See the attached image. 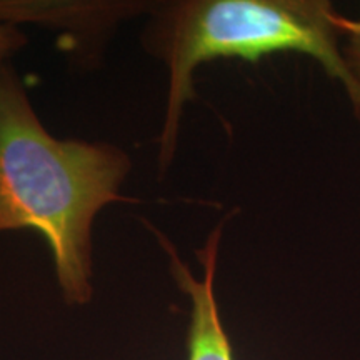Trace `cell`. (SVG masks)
Listing matches in <instances>:
<instances>
[{"label":"cell","mask_w":360,"mask_h":360,"mask_svg":"<svg viewBox=\"0 0 360 360\" xmlns=\"http://www.w3.org/2000/svg\"><path fill=\"white\" fill-rule=\"evenodd\" d=\"M129 172L115 146L52 137L15 72L0 65V232L44 236L67 304L92 299L94 219L122 200Z\"/></svg>","instance_id":"cell-1"},{"label":"cell","mask_w":360,"mask_h":360,"mask_svg":"<svg viewBox=\"0 0 360 360\" xmlns=\"http://www.w3.org/2000/svg\"><path fill=\"white\" fill-rule=\"evenodd\" d=\"M339 15L327 0H187L164 8L154 37L155 52L169 67L160 167L172 162L184 107L195 97L193 70L209 60L255 64L270 53L300 52L314 57L350 97Z\"/></svg>","instance_id":"cell-2"},{"label":"cell","mask_w":360,"mask_h":360,"mask_svg":"<svg viewBox=\"0 0 360 360\" xmlns=\"http://www.w3.org/2000/svg\"><path fill=\"white\" fill-rule=\"evenodd\" d=\"M224 219L207 237L205 245L195 252L200 260L202 277H195L191 267L182 262L179 252L164 233L150 227L162 249L165 250L175 283L191 299V322L187 332V360H233L227 332L220 321L215 299V270H217L219 245L225 225Z\"/></svg>","instance_id":"cell-3"},{"label":"cell","mask_w":360,"mask_h":360,"mask_svg":"<svg viewBox=\"0 0 360 360\" xmlns=\"http://www.w3.org/2000/svg\"><path fill=\"white\" fill-rule=\"evenodd\" d=\"M337 24L342 32V53L345 67L352 79V94L349 98L355 112L360 115V20L339 15Z\"/></svg>","instance_id":"cell-4"},{"label":"cell","mask_w":360,"mask_h":360,"mask_svg":"<svg viewBox=\"0 0 360 360\" xmlns=\"http://www.w3.org/2000/svg\"><path fill=\"white\" fill-rule=\"evenodd\" d=\"M24 44L25 37L19 30L11 25H0V65H2L4 58H7Z\"/></svg>","instance_id":"cell-5"},{"label":"cell","mask_w":360,"mask_h":360,"mask_svg":"<svg viewBox=\"0 0 360 360\" xmlns=\"http://www.w3.org/2000/svg\"><path fill=\"white\" fill-rule=\"evenodd\" d=\"M359 20H360V19H359Z\"/></svg>","instance_id":"cell-6"}]
</instances>
